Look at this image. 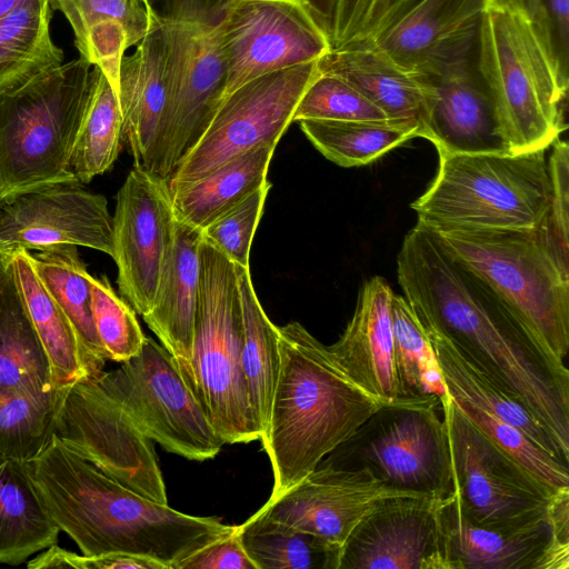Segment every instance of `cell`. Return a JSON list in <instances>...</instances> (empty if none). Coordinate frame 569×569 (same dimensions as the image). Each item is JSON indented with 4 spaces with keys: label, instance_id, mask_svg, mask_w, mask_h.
I'll return each instance as SVG.
<instances>
[{
    "label": "cell",
    "instance_id": "cell-1",
    "mask_svg": "<svg viewBox=\"0 0 569 569\" xmlns=\"http://www.w3.org/2000/svg\"><path fill=\"white\" fill-rule=\"evenodd\" d=\"M405 298L427 332L519 400L569 453V370L431 231L417 223L397 257Z\"/></svg>",
    "mask_w": 569,
    "mask_h": 569
},
{
    "label": "cell",
    "instance_id": "cell-2",
    "mask_svg": "<svg viewBox=\"0 0 569 569\" xmlns=\"http://www.w3.org/2000/svg\"><path fill=\"white\" fill-rule=\"evenodd\" d=\"M28 470L50 518L87 556L123 553L176 569L233 529L217 517L187 515L134 492L54 433Z\"/></svg>",
    "mask_w": 569,
    "mask_h": 569
},
{
    "label": "cell",
    "instance_id": "cell-3",
    "mask_svg": "<svg viewBox=\"0 0 569 569\" xmlns=\"http://www.w3.org/2000/svg\"><path fill=\"white\" fill-rule=\"evenodd\" d=\"M280 370L260 438L274 498L299 482L382 403L357 385L301 323L278 327Z\"/></svg>",
    "mask_w": 569,
    "mask_h": 569
},
{
    "label": "cell",
    "instance_id": "cell-4",
    "mask_svg": "<svg viewBox=\"0 0 569 569\" xmlns=\"http://www.w3.org/2000/svg\"><path fill=\"white\" fill-rule=\"evenodd\" d=\"M476 66L510 153L548 149L567 128L568 80L547 32L523 11L490 1L478 32Z\"/></svg>",
    "mask_w": 569,
    "mask_h": 569
},
{
    "label": "cell",
    "instance_id": "cell-5",
    "mask_svg": "<svg viewBox=\"0 0 569 569\" xmlns=\"http://www.w3.org/2000/svg\"><path fill=\"white\" fill-rule=\"evenodd\" d=\"M431 233L456 261L488 284L556 358L565 361L569 350V257L548 218L527 229Z\"/></svg>",
    "mask_w": 569,
    "mask_h": 569
},
{
    "label": "cell",
    "instance_id": "cell-6",
    "mask_svg": "<svg viewBox=\"0 0 569 569\" xmlns=\"http://www.w3.org/2000/svg\"><path fill=\"white\" fill-rule=\"evenodd\" d=\"M97 76L80 57L0 93V200L76 179L70 159Z\"/></svg>",
    "mask_w": 569,
    "mask_h": 569
},
{
    "label": "cell",
    "instance_id": "cell-7",
    "mask_svg": "<svg viewBox=\"0 0 569 569\" xmlns=\"http://www.w3.org/2000/svg\"><path fill=\"white\" fill-rule=\"evenodd\" d=\"M546 151L439 156L437 176L411 203L417 223L431 231L538 227L551 201Z\"/></svg>",
    "mask_w": 569,
    "mask_h": 569
},
{
    "label": "cell",
    "instance_id": "cell-8",
    "mask_svg": "<svg viewBox=\"0 0 569 569\" xmlns=\"http://www.w3.org/2000/svg\"><path fill=\"white\" fill-rule=\"evenodd\" d=\"M161 24L170 102L151 173L170 178L226 93L222 21L230 0H146Z\"/></svg>",
    "mask_w": 569,
    "mask_h": 569
},
{
    "label": "cell",
    "instance_id": "cell-9",
    "mask_svg": "<svg viewBox=\"0 0 569 569\" xmlns=\"http://www.w3.org/2000/svg\"><path fill=\"white\" fill-rule=\"evenodd\" d=\"M191 371L193 390L226 443L260 439L242 370V312L236 264L201 241Z\"/></svg>",
    "mask_w": 569,
    "mask_h": 569
},
{
    "label": "cell",
    "instance_id": "cell-10",
    "mask_svg": "<svg viewBox=\"0 0 569 569\" xmlns=\"http://www.w3.org/2000/svg\"><path fill=\"white\" fill-rule=\"evenodd\" d=\"M321 462L365 470L399 491L447 497L452 475L441 398L399 397L382 403Z\"/></svg>",
    "mask_w": 569,
    "mask_h": 569
},
{
    "label": "cell",
    "instance_id": "cell-11",
    "mask_svg": "<svg viewBox=\"0 0 569 569\" xmlns=\"http://www.w3.org/2000/svg\"><path fill=\"white\" fill-rule=\"evenodd\" d=\"M93 379L146 437L171 453L203 461L226 445L173 357L150 337L137 355Z\"/></svg>",
    "mask_w": 569,
    "mask_h": 569
},
{
    "label": "cell",
    "instance_id": "cell-12",
    "mask_svg": "<svg viewBox=\"0 0 569 569\" xmlns=\"http://www.w3.org/2000/svg\"><path fill=\"white\" fill-rule=\"evenodd\" d=\"M448 436L452 491L463 516L476 525L503 531L547 521L556 492L476 428L451 398H441Z\"/></svg>",
    "mask_w": 569,
    "mask_h": 569
},
{
    "label": "cell",
    "instance_id": "cell-13",
    "mask_svg": "<svg viewBox=\"0 0 569 569\" xmlns=\"http://www.w3.org/2000/svg\"><path fill=\"white\" fill-rule=\"evenodd\" d=\"M320 73L318 60L257 77L227 94L197 142L167 180L172 192L264 142H279L303 92Z\"/></svg>",
    "mask_w": 569,
    "mask_h": 569
},
{
    "label": "cell",
    "instance_id": "cell-14",
    "mask_svg": "<svg viewBox=\"0 0 569 569\" xmlns=\"http://www.w3.org/2000/svg\"><path fill=\"white\" fill-rule=\"evenodd\" d=\"M54 435L119 483L156 502L168 503L153 441L93 378L66 390Z\"/></svg>",
    "mask_w": 569,
    "mask_h": 569
},
{
    "label": "cell",
    "instance_id": "cell-15",
    "mask_svg": "<svg viewBox=\"0 0 569 569\" xmlns=\"http://www.w3.org/2000/svg\"><path fill=\"white\" fill-rule=\"evenodd\" d=\"M330 50L329 37L301 0H230L222 21L224 97L257 77L317 61Z\"/></svg>",
    "mask_w": 569,
    "mask_h": 569
},
{
    "label": "cell",
    "instance_id": "cell-16",
    "mask_svg": "<svg viewBox=\"0 0 569 569\" xmlns=\"http://www.w3.org/2000/svg\"><path fill=\"white\" fill-rule=\"evenodd\" d=\"M64 244L113 257V219L102 194L73 179L0 200V253Z\"/></svg>",
    "mask_w": 569,
    "mask_h": 569
},
{
    "label": "cell",
    "instance_id": "cell-17",
    "mask_svg": "<svg viewBox=\"0 0 569 569\" xmlns=\"http://www.w3.org/2000/svg\"><path fill=\"white\" fill-rule=\"evenodd\" d=\"M112 219L119 291L142 317L152 307L174 234L167 180L133 166L117 193Z\"/></svg>",
    "mask_w": 569,
    "mask_h": 569
},
{
    "label": "cell",
    "instance_id": "cell-18",
    "mask_svg": "<svg viewBox=\"0 0 569 569\" xmlns=\"http://www.w3.org/2000/svg\"><path fill=\"white\" fill-rule=\"evenodd\" d=\"M396 496L420 495L392 489L365 470L321 462L299 482L269 498L252 516L342 549L362 518L380 501Z\"/></svg>",
    "mask_w": 569,
    "mask_h": 569
},
{
    "label": "cell",
    "instance_id": "cell-19",
    "mask_svg": "<svg viewBox=\"0 0 569 569\" xmlns=\"http://www.w3.org/2000/svg\"><path fill=\"white\" fill-rule=\"evenodd\" d=\"M439 500L396 496L380 501L346 540L339 569H446Z\"/></svg>",
    "mask_w": 569,
    "mask_h": 569
},
{
    "label": "cell",
    "instance_id": "cell-20",
    "mask_svg": "<svg viewBox=\"0 0 569 569\" xmlns=\"http://www.w3.org/2000/svg\"><path fill=\"white\" fill-rule=\"evenodd\" d=\"M490 1L420 0L369 41L403 70L432 77L476 51Z\"/></svg>",
    "mask_w": 569,
    "mask_h": 569
},
{
    "label": "cell",
    "instance_id": "cell-21",
    "mask_svg": "<svg viewBox=\"0 0 569 569\" xmlns=\"http://www.w3.org/2000/svg\"><path fill=\"white\" fill-rule=\"evenodd\" d=\"M432 86L421 138L441 154L510 153L489 93L478 73L476 51L428 77Z\"/></svg>",
    "mask_w": 569,
    "mask_h": 569
},
{
    "label": "cell",
    "instance_id": "cell-22",
    "mask_svg": "<svg viewBox=\"0 0 569 569\" xmlns=\"http://www.w3.org/2000/svg\"><path fill=\"white\" fill-rule=\"evenodd\" d=\"M148 13L146 36L122 59L118 99L122 140L134 166L151 172L170 102V76L161 24L149 9Z\"/></svg>",
    "mask_w": 569,
    "mask_h": 569
},
{
    "label": "cell",
    "instance_id": "cell-23",
    "mask_svg": "<svg viewBox=\"0 0 569 569\" xmlns=\"http://www.w3.org/2000/svg\"><path fill=\"white\" fill-rule=\"evenodd\" d=\"M393 295L382 277L365 281L352 318L338 341L328 346L348 376L381 402L399 398L393 357Z\"/></svg>",
    "mask_w": 569,
    "mask_h": 569
},
{
    "label": "cell",
    "instance_id": "cell-24",
    "mask_svg": "<svg viewBox=\"0 0 569 569\" xmlns=\"http://www.w3.org/2000/svg\"><path fill=\"white\" fill-rule=\"evenodd\" d=\"M318 67L360 91L389 121L416 127L421 136L432 92L428 78L403 70L369 40L331 49Z\"/></svg>",
    "mask_w": 569,
    "mask_h": 569
},
{
    "label": "cell",
    "instance_id": "cell-25",
    "mask_svg": "<svg viewBox=\"0 0 569 569\" xmlns=\"http://www.w3.org/2000/svg\"><path fill=\"white\" fill-rule=\"evenodd\" d=\"M201 241L200 229L176 220L173 240L152 307L142 316L160 343L173 357L192 390L191 351L198 306Z\"/></svg>",
    "mask_w": 569,
    "mask_h": 569
},
{
    "label": "cell",
    "instance_id": "cell-26",
    "mask_svg": "<svg viewBox=\"0 0 569 569\" xmlns=\"http://www.w3.org/2000/svg\"><path fill=\"white\" fill-rule=\"evenodd\" d=\"M437 512L446 569H539L550 538L548 520L516 531L486 528L467 519L450 493Z\"/></svg>",
    "mask_w": 569,
    "mask_h": 569
},
{
    "label": "cell",
    "instance_id": "cell-27",
    "mask_svg": "<svg viewBox=\"0 0 569 569\" xmlns=\"http://www.w3.org/2000/svg\"><path fill=\"white\" fill-rule=\"evenodd\" d=\"M52 390L50 361L19 291L11 254L0 253V391Z\"/></svg>",
    "mask_w": 569,
    "mask_h": 569
},
{
    "label": "cell",
    "instance_id": "cell-28",
    "mask_svg": "<svg viewBox=\"0 0 569 569\" xmlns=\"http://www.w3.org/2000/svg\"><path fill=\"white\" fill-rule=\"evenodd\" d=\"M277 144L261 143L170 192L176 220L201 230L262 187Z\"/></svg>",
    "mask_w": 569,
    "mask_h": 569
},
{
    "label": "cell",
    "instance_id": "cell-29",
    "mask_svg": "<svg viewBox=\"0 0 569 569\" xmlns=\"http://www.w3.org/2000/svg\"><path fill=\"white\" fill-rule=\"evenodd\" d=\"M59 532L34 488L28 462L0 455V563L21 565L57 543Z\"/></svg>",
    "mask_w": 569,
    "mask_h": 569
},
{
    "label": "cell",
    "instance_id": "cell-30",
    "mask_svg": "<svg viewBox=\"0 0 569 569\" xmlns=\"http://www.w3.org/2000/svg\"><path fill=\"white\" fill-rule=\"evenodd\" d=\"M11 258L19 291L50 361L53 388L67 389L90 378L76 329L37 276L30 252L18 250Z\"/></svg>",
    "mask_w": 569,
    "mask_h": 569
},
{
    "label": "cell",
    "instance_id": "cell-31",
    "mask_svg": "<svg viewBox=\"0 0 569 569\" xmlns=\"http://www.w3.org/2000/svg\"><path fill=\"white\" fill-rule=\"evenodd\" d=\"M426 333L433 346L447 395L465 399L513 426L540 448L569 463V453L519 400L468 363L445 337Z\"/></svg>",
    "mask_w": 569,
    "mask_h": 569
},
{
    "label": "cell",
    "instance_id": "cell-32",
    "mask_svg": "<svg viewBox=\"0 0 569 569\" xmlns=\"http://www.w3.org/2000/svg\"><path fill=\"white\" fill-rule=\"evenodd\" d=\"M236 271L242 312V370L261 438L268 428L280 370L279 332L259 302L249 268L236 264Z\"/></svg>",
    "mask_w": 569,
    "mask_h": 569
},
{
    "label": "cell",
    "instance_id": "cell-33",
    "mask_svg": "<svg viewBox=\"0 0 569 569\" xmlns=\"http://www.w3.org/2000/svg\"><path fill=\"white\" fill-rule=\"evenodd\" d=\"M49 0H26L0 19V93L62 64L51 40Z\"/></svg>",
    "mask_w": 569,
    "mask_h": 569
},
{
    "label": "cell",
    "instance_id": "cell-34",
    "mask_svg": "<svg viewBox=\"0 0 569 569\" xmlns=\"http://www.w3.org/2000/svg\"><path fill=\"white\" fill-rule=\"evenodd\" d=\"M40 281L73 325L84 351L90 378L104 368L107 356L97 335L90 303V278L77 246H57L31 254Z\"/></svg>",
    "mask_w": 569,
    "mask_h": 569
},
{
    "label": "cell",
    "instance_id": "cell-35",
    "mask_svg": "<svg viewBox=\"0 0 569 569\" xmlns=\"http://www.w3.org/2000/svg\"><path fill=\"white\" fill-rule=\"evenodd\" d=\"M299 124L315 148L341 167L368 164L419 137L416 127L389 120H301Z\"/></svg>",
    "mask_w": 569,
    "mask_h": 569
},
{
    "label": "cell",
    "instance_id": "cell-36",
    "mask_svg": "<svg viewBox=\"0 0 569 569\" xmlns=\"http://www.w3.org/2000/svg\"><path fill=\"white\" fill-rule=\"evenodd\" d=\"M237 528L257 569H339L341 549L310 533L253 516Z\"/></svg>",
    "mask_w": 569,
    "mask_h": 569
},
{
    "label": "cell",
    "instance_id": "cell-37",
    "mask_svg": "<svg viewBox=\"0 0 569 569\" xmlns=\"http://www.w3.org/2000/svg\"><path fill=\"white\" fill-rule=\"evenodd\" d=\"M122 141V114L118 94L98 68L92 99L70 159L76 179L88 183L96 176L110 170Z\"/></svg>",
    "mask_w": 569,
    "mask_h": 569
},
{
    "label": "cell",
    "instance_id": "cell-38",
    "mask_svg": "<svg viewBox=\"0 0 569 569\" xmlns=\"http://www.w3.org/2000/svg\"><path fill=\"white\" fill-rule=\"evenodd\" d=\"M391 315L399 397H445L433 346L405 297L393 295Z\"/></svg>",
    "mask_w": 569,
    "mask_h": 569
},
{
    "label": "cell",
    "instance_id": "cell-39",
    "mask_svg": "<svg viewBox=\"0 0 569 569\" xmlns=\"http://www.w3.org/2000/svg\"><path fill=\"white\" fill-rule=\"evenodd\" d=\"M67 389L43 395L0 391V455L27 462L38 457L54 433Z\"/></svg>",
    "mask_w": 569,
    "mask_h": 569
},
{
    "label": "cell",
    "instance_id": "cell-40",
    "mask_svg": "<svg viewBox=\"0 0 569 569\" xmlns=\"http://www.w3.org/2000/svg\"><path fill=\"white\" fill-rule=\"evenodd\" d=\"M450 398L476 428L531 476L552 491L569 488V466L567 463L540 448L513 426L465 399Z\"/></svg>",
    "mask_w": 569,
    "mask_h": 569
},
{
    "label": "cell",
    "instance_id": "cell-41",
    "mask_svg": "<svg viewBox=\"0 0 569 569\" xmlns=\"http://www.w3.org/2000/svg\"><path fill=\"white\" fill-rule=\"evenodd\" d=\"M94 328L108 360L122 362L137 355L146 340L133 308L120 298L106 276L90 278Z\"/></svg>",
    "mask_w": 569,
    "mask_h": 569
},
{
    "label": "cell",
    "instance_id": "cell-42",
    "mask_svg": "<svg viewBox=\"0 0 569 569\" xmlns=\"http://www.w3.org/2000/svg\"><path fill=\"white\" fill-rule=\"evenodd\" d=\"M301 120L382 121L387 116L341 78L319 73L303 92L292 122Z\"/></svg>",
    "mask_w": 569,
    "mask_h": 569
},
{
    "label": "cell",
    "instance_id": "cell-43",
    "mask_svg": "<svg viewBox=\"0 0 569 569\" xmlns=\"http://www.w3.org/2000/svg\"><path fill=\"white\" fill-rule=\"evenodd\" d=\"M270 188L271 183L267 181L201 229L202 241L222 252L234 264L249 268L252 240Z\"/></svg>",
    "mask_w": 569,
    "mask_h": 569
},
{
    "label": "cell",
    "instance_id": "cell-44",
    "mask_svg": "<svg viewBox=\"0 0 569 569\" xmlns=\"http://www.w3.org/2000/svg\"><path fill=\"white\" fill-rule=\"evenodd\" d=\"M49 3L52 10L64 14L74 38L98 21L113 19L124 26L130 48L143 39L149 26L148 9L142 0H49Z\"/></svg>",
    "mask_w": 569,
    "mask_h": 569
},
{
    "label": "cell",
    "instance_id": "cell-45",
    "mask_svg": "<svg viewBox=\"0 0 569 569\" xmlns=\"http://www.w3.org/2000/svg\"><path fill=\"white\" fill-rule=\"evenodd\" d=\"M29 569H166L161 563L123 553L100 556L78 555L60 548L57 543L46 548L27 563Z\"/></svg>",
    "mask_w": 569,
    "mask_h": 569
},
{
    "label": "cell",
    "instance_id": "cell-46",
    "mask_svg": "<svg viewBox=\"0 0 569 569\" xmlns=\"http://www.w3.org/2000/svg\"><path fill=\"white\" fill-rule=\"evenodd\" d=\"M548 170L551 201L548 220L561 244L569 246V147L559 138L551 144Z\"/></svg>",
    "mask_w": 569,
    "mask_h": 569
},
{
    "label": "cell",
    "instance_id": "cell-47",
    "mask_svg": "<svg viewBox=\"0 0 569 569\" xmlns=\"http://www.w3.org/2000/svg\"><path fill=\"white\" fill-rule=\"evenodd\" d=\"M176 569H257V566L247 553L237 526H233L229 533L197 550Z\"/></svg>",
    "mask_w": 569,
    "mask_h": 569
},
{
    "label": "cell",
    "instance_id": "cell-48",
    "mask_svg": "<svg viewBox=\"0 0 569 569\" xmlns=\"http://www.w3.org/2000/svg\"><path fill=\"white\" fill-rule=\"evenodd\" d=\"M550 538L539 569L569 568V488L557 490L547 509Z\"/></svg>",
    "mask_w": 569,
    "mask_h": 569
},
{
    "label": "cell",
    "instance_id": "cell-49",
    "mask_svg": "<svg viewBox=\"0 0 569 569\" xmlns=\"http://www.w3.org/2000/svg\"><path fill=\"white\" fill-rule=\"evenodd\" d=\"M547 33L561 76L568 80L569 0H541Z\"/></svg>",
    "mask_w": 569,
    "mask_h": 569
},
{
    "label": "cell",
    "instance_id": "cell-50",
    "mask_svg": "<svg viewBox=\"0 0 569 569\" xmlns=\"http://www.w3.org/2000/svg\"><path fill=\"white\" fill-rule=\"evenodd\" d=\"M373 0H338L331 49L352 41L359 33Z\"/></svg>",
    "mask_w": 569,
    "mask_h": 569
},
{
    "label": "cell",
    "instance_id": "cell-51",
    "mask_svg": "<svg viewBox=\"0 0 569 569\" xmlns=\"http://www.w3.org/2000/svg\"><path fill=\"white\" fill-rule=\"evenodd\" d=\"M420 0H373L358 36L352 40H370ZM351 42V41H350Z\"/></svg>",
    "mask_w": 569,
    "mask_h": 569
},
{
    "label": "cell",
    "instance_id": "cell-52",
    "mask_svg": "<svg viewBox=\"0 0 569 569\" xmlns=\"http://www.w3.org/2000/svg\"><path fill=\"white\" fill-rule=\"evenodd\" d=\"M331 40L338 0H301ZM331 43V42H330Z\"/></svg>",
    "mask_w": 569,
    "mask_h": 569
},
{
    "label": "cell",
    "instance_id": "cell-53",
    "mask_svg": "<svg viewBox=\"0 0 569 569\" xmlns=\"http://www.w3.org/2000/svg\"><path fill=\"white\" fill-rule=\"evenodd\" d=\"M513 8H517L528 14L536 21L546 32V23L542 11L541 0H498ZM548 34V33H547ZM549 38V37H548Z\"/></svg>",
    "mask_w": 569,
    "mask_h": 569
},
{
    "label": "cell",
    "instance_id": "cell-54",
    "mask_svg": "<svg viewBox=\"0 0 569 569\" xmlns=\"http://www.w3.org/2000/svg\"><path fill=\"white\" fill-rule=\"evenodd\" d=\"M26 0H0V19Z\"/></svg>",
    "mask_w": 569,
    "mask_h": 569
},
{
    "label": "cell",
    "instance_id": "cell-55",
    "mask_svg": "<svg viewBox=\"0 0 569 569\" xmlns=\"http://www.w3.org/2000/svg\"><path fill=\"white\" fill-rule=\"evenodd\" d=\"M142 1L144 2L146 0H142Z\"/></svg>",
    "mask_w": 569,
    "mask_h": 569
}]
</instances>
